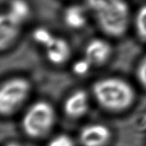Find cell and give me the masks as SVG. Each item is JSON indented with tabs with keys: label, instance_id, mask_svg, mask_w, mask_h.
Instances as JSON below:
<instances>
[{
	"label": "cell",
	"instance_id": "6da1fadb",
	"mask_svg": "<svg viewBox=\"0 0 146 146\" xmlns=\"http://www.w3.org/2000/svg\"><path fill=\"white\" fill-rule=\"evenodd\" d=\"M86 5L104 34L112 38L126 34L131 17L126 0H86Z\"/></svg>",
	"mask_w": 146,
	"mask_h": 146
},
{
	"label": "cell",
	"instance_id": "7a4b0ae2",
	"mask_svg": "<svg viewBox=\"0 0 146 146\" xmlns=\"http://www.w3.org/2000/svg\"><path fill=\"white\" fill-rule=\"evenodd\" d=\"M92 94L102 108L111 112L127 110L136 98L133 86L126 80L117 76L97 80L92 86Z\"/></svg>",
	"mask_w": 146,
	"mask_h": 146
},
{
	"label": "cell",
	"instance_id": "3957f363",
	"mask_svg": "<svg viewBox=\"0 0 146 146\" xmlns=\"http://www.w3.org/2000/svg\"><path fill=\"white\" fill-rule=\"evenodd\" d=\"M56 121V113L51 104L38 101L29 107L22 118L24 132L31 138H41L50 133Z\"/></svg>",
	"mask_w": 146,
	"mask_h": 146
},
{
	"label": "cell",
	"instance_id": "277c9868",
	"mask_svg": "<svg viewBox=\"0 0 146 146\" xmlns=\"http://www.w3.org/2000/svg\"><path fill=\"white\" fill-rule=\"evenodd\" d=\"M32 85L22 76L9 78L0 87V112L3 116L13 115L29 98Z\"/></svg>",
	"mask_w": 146,
	"mask_h": 146
},
{
	"label": "cell",
	"instance_id": "5b68a950",
	"mask_svg": "<svg viewBox=\"0 0 146 146\" xmlns=\"http://www.w3.org/2000/svg\"><path fill=\"white\" fill-rule=\"evenodd\" d=\"M113 54L111 43L103 38H94L87 42L83 57L92 67H101L110 60Z\"/></svg>",
	"mask_w": 146,
	"mask_h": 146
},
{
	"label": "cell",
	"instance_id": "8992f818",
	"mask_svg": "<svg viewBox=\"0 0 146 146\" xmlns=\"http://www.w3.org/2000/svg\"><path fill=\"white\" fill-rule=\"evenodd\" d=\"M47 60L53 65L60 66L69 60L72 49L66 39L53 34L42 46Z\"/></svg>",
	"mask_w": 146,
	"mask_h": 146
},
{
	"label": "cell",
	"instance_id": "52a82bcc",
	"mask_svg": "<svg viewBox=\"0 0 146 146\" xmlns=\"http://www.w3.org/2000/svg\"><path fill=\"white\" fill-rule=\"evenodd\" d=\"M111 139V131L104 124L93 123L80 130L79 140L83 146H105Z\"/></svg>",
	"mask_w": 146,
	"mask_h": 146
},
{
	"label": "cell",
	"instance_id": "ba28073f",
	"mask_svg": "<svg viewBox=\"0 0 146 146\" xmlns=\"http://www.w3.org/2000/svg\"><path fill=\"white\" fill-rule=\"evenodd\" d=\"M89 108V95L83 90H76L71 93L64 102V112L70 119H77L83 117Z\"/></svg>",
	"mask_w": 146,
	"mask_h": 146
},
{
	"label": "cell",
	"instance_id": "9c48e42d",
	"mask_svg": "<svg viewBox=\"0 0 146 146\" xmlns=\"http://www.w3.org/2000/svg\"><path fill=\"white\" fill-rule=\"evenodd\" d=\"M22 26L12 21L2 13L0 17V49L7 50L18 39Z\"/></svg>",
	"mask_w": 146,
	"mask_h": 146
},
{
	"label": "cell",
	"instance_id": "30bf717a",
	"mask_svg": "<svg viewBox=\"0 0 146 146\" xmlns=\"http://www.w3.org/2000/svg\"><path fill=\"white\" fill-rule=\"evenodd\" d=\"M2 13L17 25L23 26L32 15V7L27 0H10Z\"/></svg>",
	"mask_w": 146,
	"mask_h": 146
},
{
	"label": "cell",
	"instance_id": "8fae6325",
	"mask_svg": "<svg viewBox=\"0 0 146 146\" xmlns=\"http://www.w3.org/2000/svg\"><path fill=\"white\" fill-rule=\"evenodd\" d=\"M87 7L80 4H73L66 7L63 11L64 25L72 30H80L84 28L88 21Z\"/></svg>",
	"mask_w": 146,
	"mask_h": 146
},
{
	"label": "cell",
	"instance_id": "7c38bea8",
	"mask_svg": "<svg viewBox=\"0 0 146 146\" xmlns=\"http://www.w3.org/2000/svg\"><path fill=\"white\" fill-rule=\"evenodd\" d=\"M133 25L137 37L146 42V3L142 5L137 11L133 20Z\"/></svg>",
	"mask_w": 146,
	"mask_h": 146
},
{
	"label": "cell",
	"instance_id": "4fadbf2b",
	"mask_svg": "<svg viewBox=\"0 0 146 146\" xmlns=\"http://www.w3.org/2000/svg\"><path fill=\"white\" fill-rule=\"evenodd\" d=\"M135 76L140 86L146 90V54L141 57L137 65Z\"/></svg>",
	"mask_w": 146,
	"mask_h": 146
},
{
	"label": "cell",
	"instance_id": "5bb4252c",
	"mask_svg": "<svg viewBox=\"0 0 146 146\" xmlns=\"http://www.w3.org/2000/svg\"><path fill=\"white\" fill-rule=\"evenodd\" d=\"M92 65L89 63V61L86 60L85 57L80 58L79 60H76L72 65L73 72L77 76H84L89 72L91 69Z\"/></svg>",
	"mask_w": 146,
	"mask_h": 146
},
{
	"label": "cell",
	"instance_id": "9a60e30c",
	"mask_svg": "<svg viewBox=\"0 0 146 146\" xmlns=\"http://www.w3.org/2000/svg\"><path fill=\"white\" fill-rule=\"evenodd\" d=\"M47 146H75L72 138L67 134H58L49 141Z\"/></svg>",
	"mask_w": 146,
	"mask_h": 146
},
{
	"label": "cell",
	"instance_id": "2e32d148",
	"mask_svg": "<svg viewBox=\"0 0 146 146\" xmlns=\"http://www.w3.org/2000/svg\"><path fill=\"white\" fill-rule=\"evenodd\" d=\"M52 35L53 33L49 29L45 28H38L33 32V38L36 43L42 46Z\"/></svg>",
	"mask_w": 146,
	"mask_h": 146
},
{
	"label": "cell",
	"instance_id": "e0dca14e",
	"mask_svg": "<svg viewBox=\"0 0 146 146\" xmlns=\"http://www.w3.org/2000/svg\"><path fill=\"white\" fill-rule=\"evenodd\" d=\"M9 146H16V145H9Z\"/></svg>",
	"mask_w": 146,
	"mask_h": 146
}]
</instances>
